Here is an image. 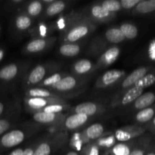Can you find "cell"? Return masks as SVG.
<instances>
[{
	"mask_svg": "<svg viewBox=\"0 0 155 155\" xmlns=\"http://www.w3.org/2000/svg\"><path fill=\"white\" fill-rule=\"evenodd\" d=\"M97 24L79 13H73L67 17L62 29L61 40L63 43H76L90 35L96 29Z\"/></svg>",
	"mask_w": 155,
	"mask_h": 155,
	"instance_id": "cell-1",
	"label": "cell"
},
{
	"mask_svg": "<svg viewBox=\"0 0 155 155\" xmlns=\"http://www.w3.org/2000/svg\"><path fill=\"white\" fill-rule=\"evenodd\" d=\"M68 138L67 132L59 131L42 136L33 155H51L66 143Z\"/></svg>",
	"mask_w": 155,
	"mask_h": 155,
	"instance_id": "cell-2",
	"label": "cell"
},
{
	"mask_svg": "<svg viewBox=\"0 0 155 155\" xmlns=\"http://www.w3.org/2000/svg\"><path fill=\"white\" fill-rule=\"evenodd\" d=\"M58 68V65L54 64H42L36 65L24 77V86L27 89L37 87L38 85L42 80L51 75V71Z\"/></svg>",
	"mask_w": 155,
	"mask_h": 155,
	"instance_id": "cell-3",
	"label": "cell"
},
{
	"mask_svg": "<svg viewBox=\"0 0 155 155\" xmlns=\"http://www.w3.org/2000/svg\"><path fill=\"white\" fill-rule=\"evenodd\" d=\"M28 132L24 129H12L0 137V153L16 148L27 139Z\"/></svg>",
	"mask_w": 155,
	"mask_h": 155,
	"instance_id": "cell-4",
	"label": "cell"
},
{
	"mask_svg": "<svg viewBox=\"0 0 155 155\" xmlns=\"http://www.w3.org/2000/svg\"><path fill=\"white\" fill-rule=\"evenodd\" d=\"M80 13L97 25L98 24L109 22L114 19L116 17V14L107 12L106 9L101 7L98 2L87 6L86 8L83 9V12H80Z\"/></svg>",
	"mask_w": 155,
	"mask_h": 155,
	"instance_id": "cell-5",
	"label": "cell"
},
{
	"mask_svg": "<svg viewBox=\"0 0 155 155\" xmlns=\"http://www.w3.org/2000/svg\"><path fill=\"white\" fill-rule=\"evenodd\" d=\"M104 133V127L101 124H93L77 135V139H73L76 145H86L95 142Z\"/></svg>",
	"mask_w": 155,
	"mask_h": 155,
	"instance_id": "cell-6",
	"label": "cell"
},
{
	"mask_svg": "<svg viewBox=\"0 0 155 155\" xmlns=\"http://www.w3.org/2000/svg\"><path fill=\"white\" fill-rule=\"evenodd\" d=\"M154 68H155V66H154V65L147 64L142 65V66H140L136 68V69H135L134 71H132L130 74L126 76L121 80V83L119 86V91L117 94L124 92V91L133 87L141 79L143 78L146 74H148Z\"/></svg>",
	"mask_w": 155,
	"mask_h": 155,
	"instance_id": "cell-7",
	"label": "cell"
},
{
	"mask_svg": "<svg viewBox=\"0 0 155 155\" xmlns=\"http://www.w3.org/2000/svg\"><path fill=\"white\" fill-rule=\"evenodd\" d=\"M144 91L145 89L143 88L136 84L134 85L133 87L124 91V92L117 94L112 100L110 104L114 107L131 105L136 98L144 93Z\"/></svg>",
	"mask_w": 155,
	"mask_h": 155,
	"instance_id": "cell-8",
	"label": "cell"
},
{
	"mask_svg": "<svg viewBox=\"0 0 155 155\" xmlns=\"http://www.w3.org/2000/svg\"><path fill=\"white\" fill-rule=\"evenodd\" d=\"M90 117L84 114H72L69 116H65L63 120L56 127L57 131L67 132L78 130L89 122Z\"/></svg>",
	"mask_w": 155,
	"mask_h": 155,
	"instance_id": "cell-9",
	"label": "cell"
},
{
	"mask_svg": "<svg viewBox=\"0 0 155 155\" xmlns=\"http://www.w3.org/2000/svg\"><path fill=\"white\" fill-rule=\"evenodd\" d=\"M85 83L84 77H77L67 74L57 84L53 86L49 90L53 92H59V93H68L74 92L80 87V86Z\"/></svg>",
	"mask_w": 155,
	"mask_h": 155,
	"instance_id": "cell-10",
	"label": "cell"
},
{
	"mask_svg": "<svg viewBox=\"0 0 155 155\" xmlns=\"http://www.w3.org/2000/svg\"><path fill=\"white\" fill-rule=\"evenodd\" d=\"M147 131L143 126L134 124L131 126H127L118 129L114 133V138L116 140L121 142H128L137 139L142 135L146 133Z\"/></svg>",
	"mask_w": 155,
	"mask_h": 155,
	"instance_id": "cell-11",
	"label": "cell"
},
{
	"mask_svg": "<svg viewBox=\"0 0 155 155\" xmlns=\"http://www.w3.org/2000/svg\"><path fill=\"white\" fill-rule=\"evenodd\" d=\"M125 77L126 72L123 70H109L98 77L95 86L97 89H107L114 86Z\"/></svg>",
	"mask_w": 155,
	"mask_h": 155,
	"instance_id": "cell-12",
	"label": "cell"
},
{
	"mask_svg": "<svg viewBox=\"0 0 155 155\" xmlns=\"http://www.w3.org/2000/svg\"><path fill=\"white\" fill-rule=\"evenodd\" d=\"M67 103L65 99H57V98H25L24 104L27 110L32 114L39 112L50 104Z\"/></svg>",
	"mask_w": 155,
	"mask_h": 155,
	"instance_id": "cell-13",
	"label": "cell"
},
{
	"mask_svg": "<svg viewBox=\"0 0 155 155\" xmlns=\"http://www.w3.org/2000/svg\"><path fill=\"white\" fill-rule=\"evenodd\" d=\"M105 107L101 104L92 101H86L77 104L75 107L71 109L73 114H84L88 117H92L95 115L100 114L105 111Z\"/></svg>",
	"mask_w": 155,
	"mask_h": 155,
	"instance_id": "cell-14",
	"label": "cell"
},
{
	"mask_svg": "<svg viewBox=\"0 0 155 155\" xmlns=\"http://www.w3.org/2000/svg\"><path fill=\"white\" fill-rule=\"evenodd\" d=\"M55 40L56 38L54 37L35 38L25 45L24 51L27 54L40 53L54 44Z\"/></svg>",
	"mask_w": 155,
	"mask_h": 155,
	"instance_id": "cell-15",
	"label": "cell"
},
{
	"mask_svg": "<svg viewBox=\"0 0 155 155\" xmlns=\"http://www.w3.org/2000/svg\"><path fill=\"white\" fill-rule=\"evenodd\" d=\"M65 116L66 115L64 114H49L39 111L33 113L32 117L35 123L42 125L53 127V128H54L59 124H61Z\"/></svg>",
	"mask_w": 155,
	"mask_h": 155,
	"instance_id": "cell-16",
	"label": "cell"
},
{
	"mask_svg": "<svg viewBox=\"0 0 155 155\" xmlns=\"http://www.w3.org/2000/svg\"><path fill=\"white\" fill-rule=\"evenodd\" d=\"M120 54V48L117 45L108 48L98 56L97 63L95 64V69L104 68L114 64L119 58Z\"/></svg>",
	"mask_w": 155,
	"mask_h": 155,
	"instance_id": "cell-17",
	"label": "cell"
},
{
	"mask_svg": "<svg viewBox=\"0 0 155 155\" xmlns=\"http://www.w3.org/2000/svg\"><path fill=\"white\" fill-rule=\"evenodd\" d=\"M153 140L154 139L150 133H145L142 136L136 139L129 155H145L148 146Z\"/></svg>",
	"mask_w": 155,
	"mask_h": 155,
	"instance_id": "cell-18",
	"label": "cell"
},
{
	"mask_svg": "<svg viewBox=\"0 0 155 155\" xmlns=\"http://www.w3.org/2000/svg\"><path fill=\"white\" fill-rule=\"evenodd\" d=\"M155 103V92H147L142 93L132 104V110L136 112L150 107Z\"/></svg>",
	"mask_w": 155,
	"mask_h": 155,
	"instance_id": "cell-19",
	"label": "cell"
},
{
	"mask_svg": "<svg viewBox=\"0 0 155 155\" xmlns=\"http://www.w3.org/2000/svg\"><path fill=\"white\" fill-rule=\"evenodd\" d=\"M20 73V66L17 63H10L0 68V82L10 83L15 80Z\"/></svg>",
	"mask_w": 155,
	"mask_h": 155,
	"instance_id": "cell-20",
	"label": "cell"
},
{
	"mask_svg": "<svg viewBox=\"0 0 155 155\" xmlns=\"http://www.w3.org/2000/svg\"><path fill=\"white\" fill-rule=\"evenodd\" d=\"M25 96V98H46L64 99L62 95H58V94L50 91L49 89L41 87L29 88L26 91Z\"/></svg>",
	"mask_w": 155,
	"mask_h": 155,
	"instance_id": "cell-21",
	"label": "cell"
},
{
	"mask_svg": "<svg viewBox=\"0 0 155 155\" xmlns=\"http://www.w3.org/2000/svg\"><path fill=\"white\" fill-rule=\"evenodd\" d=\"M95 70V65H94L90 60L86 58L77 61L72 66V71L74 75L80 77L93 72Z\"/></svg>",
	"mask_w": 155,
	"mask_h": 155,
	"instance_id": "cell-22",
	"label": "cell"
},
{
	"mask_svg": "<svg viewBox=\"0 0 155 155\" xmlns=\"http://www.w3.org/2000/svg\"><path fill=\"white\" fill-rule=\"evenodd\" d=\"M155 117V103L150 107L136 112L134 115V121L136 125H146Z\"/></svg>",
	"mask_w": 155,
	"mask_h": 155,
	"instance_id": "cell-23",
	"label": "cell"
},
{
	"mask_svg": "<svg viewBox=\"0 0 155 155\" xmlns=\"http://www.w3.org/2000/svg\"><path fill=\"white\" fill-rule=\"evenodd\" d=\"M155 13V0H141L133 9L135 15H148Z\"/></svg>",
	"mask_w": 155,
	"mask_h": 155,
	"instance_id": "cell-24",
	"label": "cell"
},
{
	"mask_svg": "<svg viewBox=\"0 0 155 155\" xmlns=\"http://www.w3.org/2000/svg\"><path fill=\"white\" fill-rule=\"evenodd\" d=\"M67 8V2L61 0H54L52 4L47 6L43 14L44 19L52 18L61 13Z\"/></svg>",
	"mask_w": 155,
	"mask_h": 155,
	"instance_id": "cell-25",
	"label": "cell"
},
{
	"mask_svg": "<svg viewBox=\"0 0 155 155\" xmlns=\"http://www.w3.org/2000/svg\"><path fill=\"white\" fill-rule=\"evenodd\" d=\"M109 44L104 38V36H98L95 38L91 42V45L89 48V53L92 55L99 56L106 49Z\"/></svg>",
	"mask_w": 155,
	"mask_h": 155,
	"instance_id": "cell-26",
	"label": "cell"
},
{
	"mask_svg": "<svg viewBox=\"0 0 155 155\" xmlns=\"http://www.w3.org/2000/svg\"><path fill=\"white\" fill-rule=\"evenodd\" d=\"M44 5L42 4V1H34L29 2L27 3L24 8H22V13L25 14L27 16L30 18H36L39 16L40 14H42L43 10Z\"/></svg>",
	"mask_w": 155,
	"mask_h": 155,
	"instance_id": "cell-27",
	"label": "cell"
},
{
	"mask_svg": "<svg viewBox=\"0 0 155 155\" xmlns=\"http://www.w3.org/2000/svg\"><path fill=\"white\" fill-rule=\"evenodd\" d=\"M33 21L30 17L25 14H18L14 19V27L18 31L24 32L30 30Z\"/></svg>",
	"mask_w": 155,
	"mask_h": 155,
	"instance_id": "cell-28",
	"label": "cell"
},
{
	"mask_svg": "<svg viewBox=\"0 0 155 155\" xmlns=\"http://www.w3.org/2000/svg\"><path fill=\"white\" fill-rule=\"evenodd\" d=\"M103 36L109 45L120 43L125 40V37L120 30L119 27H110V28L107 29L104 32Z\"/></svg>",
	"mask_w": 155,
	"mask_h": 155,
	"instance_id": "cell-29",
	"label": "cell"
},
{
	"mask_svg": "<svg viewBox=\"0 0 155 155\" xmlns=\"http://www.w3.org/2000/svg\"><path fill=\"white\" fill-rule=\"evenodd\" d=\"M67 73H63V72H58V73H54V74H51V75H49L48 77H47L45 80H42L39 85H38L37 87H41V88H45V89H50L53 87V86H55L64 77L67 75Z\"/></svg>",
	"mask_w": 155,
	"mask_h": 155,
	"instance_id": "cell-30",
	"label": "cell"
},
{
	"mask_svg": "<svg viewBox=\"0 0 155 155\" xmlns=\"http://www.w3.org/2000/svg\"><path fill=\"white\" fill-rule=\"evenodd\" d=\"M81 47L77 43H62L59 48V53L64 57H74L80 52Z\"/></svg>",
	"mask_w": 155,
	"mask_h": 155,
	"instance_id": "cell-31",
	"label": "cell"
},
{
	"mask_svg": "<svg viewBox=\"0 0 155 155\" xmlns=\"http://www.w3.org/2000/svg\"><path fill=\"white\" fill-rule=\"evenodd\" d=\"M125 39H134L139 35V29L132 23H124L119 27Z\"/></svg>",
	"mask_w": 155,
	"mask_h": 155,
	"instance_id": "cell-32",
	"label": "cell"
},
{
	"mask_svg": "<svg viewBox=\"0 0 155 155\" xmlns=\"http://www.w3.org/2000/svg\"><path fill=\"white\" fill-rule=\"evenodd\" d=\"M51 28L46 24H39L34 29H32L30 34L35 36L36 38H45L51 33Z\"/></svg>",
	"mask_w": 155,
	"mask_h": 155,
	"instance_id": "cell-33",
	"label": "cell"
},
{
	"mask_svg": "<svg viewBox=\"0 0 155 155\" xmlns=\"http://www.w3.org/2000/svg\"><path fill=\"white\" fill-rule=\"evenodd\" d=\"M98 3L110 13L116 14L122 9L120 1L117 0H105V1L98 2Z\"/></svg>",
	"mask_w": 155,
	"mask_h": 155,
	"instance_id": "cell-34",
	"label": "cell"
},
{
	"mask_svg": "<svg viewBox=\"0 0 155 155\" xmlns=\"http://www.w3.org/2000/svg\"><path fill=\"white\" fill-rule=\"evenodd\" d=\"M70 108L71 106L68 103H59V104H50L44 107L41 111L49 114H62V112Z\"/></svg>",
	"mask_w": 155,
	"mask_h": 155,
	"instance_id": "cell-35",
	"label": "cell"
},
{
	"mask_svg": "<svg viewBox=\"0 0 155 155\" xmlns=\"http://www.w3.org/2000/svg\"><path fill=\"white\" fill-rule=\"evenodd\" d=\"M13 126V121L12 119L7 117L0 118V137L3 134L10 130Z\"/></svg>",
	"mask_w": 155,
	"mask_h": 155,
	"instance_id": "cell-36",
	"label": "cell"
},
{
	"mask_svg": "<svg viewBox=\"0 0 155 155\" xmlns=\"http://www.w3.org/2000/svg\"><path fill=\"white\" fill-rule=\"evenodd\" d=\"M147 60L149 61L148 64L155 66V39L152 40L148 45L146 50Z\"/></svg>",
	"mask_w": 155,
	"mask_h": 155,
	"instance_id": "cell-37",
	"label": "cell"
},
{
	"mask_svg": "<svg viewBox=\"0 0 155 155\" xmlns=\"http://www.w3.org/2000/svg\"><path fill=\"white\" fill-rule=\"evenodd\" d=\"M115 138L114 136H110L107 138V139H105L104 138H100L99 139H98V142H97L96 145H98V147H105V148H109V147H111L114 145L115 142Z\"/></svg>",
	"mask_w": 155,
	"mask_h": 155,
	"instance_id": "cell-38",
	"label": "cell"
},
{
	"mask_svg": "<svg viewBox=\"0 0 155 155\" xmlns=\"http://www.w3.org/2000/svg\"><path fill=\"white\" fill-rule=\"evenodd\" d=\"M140 1L141 0H120V3L123 9L130 10V9L134 8Z\"/></svg>",
	"mask_w": 155,
	"mask_h": 155,
	"instance_id": "cell-39",
	"label": "cell"
},
{
	"mask_svg": "<svg viewBox=\"0 0 155 155\" xmlns=\"http://www.w3.org/2000/svg\"><path fill=\"white\" fill-rule=\"evenodd\" d=\"M41 139H42V137H41L40 139H38L37 140L34 141L33 143L30 144L28 146L25 147V148H24V152H23L22 155H33V154H34L35 149H36V146L38 145L39 142H40Z\"/></svg>",
	"mask_w": 155,
	"mask_h": 155,
	"instance_id": "cell-40",
	"label": "cell"
},
{
	"mask_svg": "<svg viewBox=\"0 0 155 155\" xmlns=\"http://www.w3.org/2000/svg\"><path fill=\"white\" fill-rule=\"evenodd\" d=\"M143 127H145L146 131L148 132V133H150L152 136L153 139L155 140V117L148 124L143 126Z\"/></svg>",
	"mask_w": 155,
	"mask_h": 155,
	"instance_id": "cell-41",
	"label": "cell"
},
{
	"mask_svg": "<svg viewBox=\"0 0 155 155\" xmlns=\"http://www.w3.org/2000/svg\"><path fill=\"white\" fill-rule=\"evenodd\" d=\"M145 155H155V140L151 142Z\"/></svg>",
	"mask_w": 155,
	"mask_h": 155,
	"instance_id": "cell-42",
	"label": "cell"
},
{
	"mask_svg": "<svg viewBox=\"0 0 155 155\" xmlns=\"http://www.w3.org/2000/svg\"><path fill=\"white\" fill-rule=\"evenodd\" d=\"M24 148H22V147L16 148L14 150H12L8 155H22L23 152H24Z\"/></svg>",
	"mask_w": 155,
	"mask_h": 155,
	"instance_id": "cell-43",
	"label": "cell"
},
{
	"mask_svg": "<svg viewBox=\"0 0 155 155\" xmlns=\"http://www.w3.org/2000/svg\"><path fill=\"white\" fill-rule=\"evenodd\" d=\"M24 2H25L24 0H12L8 2V5L9 6H20V5Z\"/></svg>",
	"mask_w": 155,
	"mask_h": 155,
	"instance_id": "cell-44",
	"label": "cell"
},
{
	"mask_svg": "<svg viewBox=\"0 0 155 155\" xmlns=\"http://www.w3.org/2000/svg\"><path fill=\"white\" fill-rule=\"evenodd\" d=\"M6 110V107H5V104H4L2 101L0 100V118H2L3 114H5Z\"/></svg>",
	"mask_w": 155,
	"mask_h": 155,
	"instance_id": "cell-45",
	"label": "cell"
},
{
	"mask_svg": "<svg viewBox=\"0 0 155 155\" xmlns=\"http://www.w3.org/2000/svg\"><path fill=\"white\" fill-rule=\"evenodd\" d=\"M5 51L3 48L0 47V62L2 61V59L4 58L5 57Z\"/></svg>",
	"mask_w": 155,
	"mask_h": 155,
	"instance_id": "cell-46",
	"label": "cell"
},
{
	"mask_svg": "<svg viewBox=\"0 0 155 155\" xmlns=\"http://www.w3.org/2000/svg\"><path fill=\"white\" fill-rule=\"evenodd\" d=\"M65 155H80V154L77 151H75V150H71V151H68V152Z\"/></svg>",
	"mask_w": 155,
	"mask_h": 155,
	"instance_id": "cell-47",
	"label": "cell"
},
{
	"mask_svg": "<svg viewBox=\"0 0 155 155\" xmlns=\"http://www.w3.org/2000/svg\"><path fill=\"white\" fill-rule=\"evenodd\" d=\"M152 18H154V20L155 21V13H154V14H153V15H152Z\"/></svg>",
	"mask_w": 155,
	"mask_h": 155,
	"instance_id": "cell-48",
	"label": "cell"
},
{
	"mask_svg": "<svg viewBox=\"0 0 155 155\" xmlns=\"http://www.w3.org/2000/svg\"><path fill=\"white\" fill-rule=\"evenodd\" d=\"M0 32H1V26H0Z\"/></svg>",
	"mask_w": 155,
	"mask_h": 155,
	"instance_id": "cell-49",
	"label": "cell"
},
{
	"mask_svg": "<svg viewBox=\"0 0 155 155\" xmlns=\"http://www.w3.org/2000/svg\"><path fill=\"white\" fill-rule=\"evenodd\" d=\"M0 155H2V154H1V153H0Z\"/></svg>",
	"mask_w": 155,
	"mask_h": 155,
	"instance_id": "cell-50",
	"label": "cell"
},
{
	"mask_svg": "<svg viewBox=\"0 0 155 155\" xmlns=\"http://www.w3.org/2000/svg\"></svg>",
	"mask_w": 155,
	"mask_h": 155,
	"instance_id": "cell-51",
	"label": "cell"
}]
</instances>
